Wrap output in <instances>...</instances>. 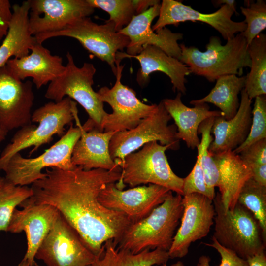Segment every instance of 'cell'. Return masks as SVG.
<instances>
[{"label": "cell", "mask_w": 266, "mask_h": 266, "mask_svg": "<svg viewBox=\"0 0 266 266\" xmlns=\"http://www.w3.org/2000/svg\"><path fill=\"white\" fill-rule=\"evenodd\" d=\"M45 173L32 184L31 199L55 207L97 257L106 241L112 240L117 247L131 222L122 213L101 204L98 197L106 185L120 180L121 171L75 166L70 170L47 168Z\"/></svg>", "instance_id": "1"}, {"label": "cell", "mask_w": 266, "mask_h": 266, "mask_svg": "<svg viewBox=\"0 0 266 266\" xmlns=\"http://www.w3.org/2000/svg\"><path fill=\"white\" fill-rule=\"evenodd\" d=\"M182 200L181 195L170 191L164 201L147 216L129 225L116 248L133 254L145 249L168 251L182 215Z\"/></svg>", "instance_id": "2"}, {"label": "cell", "mask_w": 266, "mask_h": 266, "mask_svg": "<svg viewBox=\"0 0 266 266\" xmlns=\"http://www.w3.org/2000/svg\"><path fill=\"white\" fill-rule=\"evenodd\" d=\"M179 45V60L188 67L191 73L204 77L210 82L227 75L241 76L244 68L251 66L248 45L241 33L227 40L225 45L218 36H211L203 52L194 46Z\"/></svg>", "instance_id": "3"}, {"label": "cell", "mask_w": 266, "mask_h": 266, "mask_svg": "<svg viewBox=\"0 0 266 266\" xmlns=\"http://www.w3.org/2000/svg\"><path fill=\"white\" fill-rule=\"evenodd\" d=\"M76 102L69 97L58 102L50 101L35 109L32 114L31 124L20 128L0 155V170L10 159L24 149L33 147L30 154L51 141L53 136L64 134L65 127L74 120L73 107Z\"/></svg>", "instance_id": "4"}, {"label": "cell", "mask_w": 266, "mask_h": 266, "mask_svg": "<svg viewBox=\"0 0 266 266\" xmlns=\"http://www.w3.org/2000/svg\"><path fill=\"white\" fill-rule=\"evenodd\" d=\"M66 58L67 62L64 72L49 83L45 97L54 102L60 101L66 97L73 99L89 116L88 120L82 125L83 129L86 132L94 130L103 132L101 124L107 113L104 109L103 102L92 87L96 69L90 63H84L80 67L77 66L69 52Z\"/></svg>", "instance_id": "5"}, {"label": "cell", "mask_w": 266, "mask_h": 266, "mask_svg": "<svg viewBox=\"0 0 266 266\" xmlns=\"http://www.w3.org/2000/svg\"><path fill=\"white\" fill-rule=\"evenodd\" d=\"M213 203L215 211L213 236L220 245L246 260L265 250L261 228L250 211L238 203L233 209L226 211L219 192Z\"/></svg>", "instance_id": "6"}, {"label": "cell", "mask_w": 266, "mask_h": 266, "mask_svg": "<svg viewBox=\"0 0 266 266\" xmlns=\"http://www.w3.org/2000/svg\"><path fill=\"white\" fill-rule=\"evenodd\" d=\"M169 149V146L154 141L145 144L139 151L127 155L121 166V179L115 183L117 187L123 190L125 184L133 188L151 184L182 196L183 178L176 175L170 166L165 154Z\"/></svg>", "instance_id": "7"}, {"label": "cell", "mask_w": 266, "mask_h": 266, "mask_svg": "<svg viewBox=\"0 0 266 266\" xmlns=\"http://www.w3.org/2000/svg\"><path fill=\"white\" fill-rule=\"evenodd\" d=\"M70 124L68 131L61 138L42 154L35 158L23 157L20 153L14 155L2 170L5 180L17 186H28L43 178L45 168L56 167L63 170L74 168L71 162L73 150L80 138L81 131L78 123Z\"/></svg>", "instance_id": "8"}, {"label": "cell", "mask_w": 266, "mask_h": 266, "mask_svg": "<svg viewBox=\"0 0 266 266\" xmlns=\"http://www.w3.org/2000/svg\"><path fill=\"white\" fill-rule=\"evenodd\" d=\"M65 36L76 39L89 53L106 62L115 75L116 54L128 46L129 38L115 31L112 22L104 24L94 22L89 17L77 19L63 29L55 32L40 34L34 37L42 43L51 38Z\"/></svg>", "instance_id": "9"}, {"label": "cell", "mask_w": 266, "mask_h": 266, "mask_svg": "<svg viewBox=\"0 0 266 266\" xmlns=\"http://www.w3.org/2000/svg\"><path fill=\"white\" fill-rule=\"evenodd\" d=\"M171 117L165 109L162 100L157 104L156 111L130 130L116 133L109 146L110 156L120 167L125 157L145 144L154 141L168 145L171 150L179 148L175 124L168 125Z\"/></svg>", "instance_id": "10"}, {"label": "cell", "mask_w": 266, "mask_h": 266, "mask_svg": "<svg viewBox=\"0 0 266 266\" xmlns=\"http://www.w3.org/2000/svg\"><path fill=\"white\" fill-rule=\"evenodd\" d=\"M122 59L116 57V81L111 88L104 86L97 92L99 99L107 103L112 112L107 113L101 124L104 132H119L130 130L136 127L146 118L156 110L157 104H147L138 99L135 92L121 82L124 65H121Z\"/></svg>", "instance_id": "11"}, {"label": "cell", "mask_w": 266, "mask_h": 266, "mask_svg": "<svg viewBox=\"0 0 266 266\" xmlns=\"http://www.w3.org/2000/svg\"><path fill=\"white\" fill-rule=\"evenodd\" d=\"M97 258L60 213L35 255L46 266H87Z\"/></svg>", "instance_id": "12"}, {"label": "cell", "mask_w": 266, "mask_h": 266, "mask_svg": "<svg viewBox=\"0 0 266 266\" xmlns=\"http://www.w3.org/2000/svg\"><path fill=\"white\" fill-rule=\"evenodd\" d=\"M181 223L168 251L169 258H183L191 244L206 237L212 225L215 211L213 200L198 193L182 196Z\"/></svg>", "instance_id": "13"}, {"label": "cell", "mask_w": 266, "mask_h": 266, "mask_svg": "<svg viewBox=\"0 0 266 266\" xmlns=\"http://www.w3.org/2000/svg\"><path fill=\"white\" fill-rule=\"evenodd\" d=\"M115 183L106 185L100 192L98 200L104 207L124 214L131 223L147 216L164 201L170 191L151 184L123 190L118 189Z\"/></svg>", "instance_id": "14"}, {"label": "cell", "mask_w": 266, "mask_h": 266, "mask_svg": "<svg viewBox=\"0 0 266 266\" xmlns=\"http://www.w3.org/2000/svg\"><path fill=\"white\" fill-rule=\"evenodd\" d=\"M210 153L212 159L203 171L206 183L211 189L219 188L225 210H232L242 186L252 176L251 170L233 151Z\"/></svg>", "instance_id": "15"}, {"label": "cell", "mask_w": 266, "mask_h": 266, "mask_svg": "<svg viewBox=\"0 0 266 266\" xmlns=\"http://www.w3.org/2000/svg\"><path fill=\"white\" fill-rule=\"evenodd\" d=\"M234 13L227 5H222L213 13H202L180 1L163 0L160 4L158 19L152 29L156 32L168 25L177 26L181 22L199 21L211 26L227 40L236 34L243 32L246 28L244 21L235 22L232 20Z\"/></svg>", "instance_id": "16"}, {"label": "cell", "mask_w": 266, "mask_h": 266, "mask_svg": "<svg viewBox=\"0 0 266 266\" xmlns=\"http://www.w3.org/2000/svg\"><path fill=\"white\" fill-rule=\"evenodd\" d=\"M34 100L33 82L15 77L6 65L0 68V127L7 131L31 124Z\"/></svg>", "instance_id": "17"}, {"label": "cell", "mask_w": 266, "mask_h": 266, "mask_svg": "<svg viewBox=\"0 0 266 266\" xmlns=\"http://www.w3.org/2000/svg\"><path fill=\"white\" fill-rule=\"evenodd\" d=\"M29 27L36 35L59 31L95 11L87 0H29Z\"/></svg>", "instance_id": "18"}, {"label": "cell", "mask_w": 266, "mask_h": 266, "mask_svg": "<svg viewBox=\"0 0 266 266\" xmlns=\"http://www.w3.org/2000/svg\"><path fill=\"white\" fill-rule=\"evenodd\" d=\"M160 4H156L143 12L134 16L130 23L118 33L127 36L130 40L126 48L129 55L138 54L148 45L156 46L168 55L180 60L181 50L178 41L183 34L173 33L166 27L155 32L151 24L159 15Z\"/></svg>", "instance_id": "19"}, {"label": "cell", "mask_w": 266, "mask_h": 266, "mask_svg": "<svg viewBox=\"0 0 266 266\" xmlns=\"http://www.w3.org/2000/svg\"><path fill=\"white\" fill-rule=\"evenodd\" d=\"M19 206L23 208L14 210L7 232L25 233L27 249L22 261L27 262L30 266H33L35 253L60 212L51 205L35 203L31 198L24 200Z\"/></svg>", "instance_id": "20"}, {"label": "cell", "mask_w": 266, "mask_h": 266, "mask_svg": "<svg viewBox=\"0 0 266 266\" xmlns=\"http://www.w3.org/2000/svg\"><path fill=\"white\" fill-rule=\"evenodd\" d=\"M31 53L20 58H11L6 64L11 73L18 79L24 81L28 77L37 89L50 83L60 76L66 66L63 59L53 55L42 44L36 41L30 48Z\"/></svg>", "instance_id": "21"}, {"label": "cell", "mask_w": 266, "mask_h": 266, "mask_svg": "<svg viewBox=\"0 0 266 266\" xmlns=\"http://www.w3.org/2000/svg\"><path fill=\"white\" fill-rule=\"evenodd\" d=\"M116 56L122 59L133 58L138 61L141 68L137 73L136 81L140 86L144 87L148 83L151 73L160 71L170 78L174 91L186 94V77L191 73L188 67L179 60L168 55L161 49L148 45L137 55H129L126 53L119 51Z\"/></svg>", "instance_id": "22"}, {"label": "cell", "mask_w": 266, "mask_h": 266, "mask_svg": "<svg viewBox=\"0 0 266 266\" xmlns=\"http://www.w3.org/2000/svg\"><path fill=\"white\" fill-rule=\"evenodd\" d=\"M73 114L74 120L80 127L81 135L73 150L72 165L87 170L100 168L121 171V167L111 158L109 149L110 140L116 132H86L79 121L77 108L74 109Z\"/></svg>", "instance_id": "23"}, {"label": "cell", "mask_w": 266, "mask_h": 266, "mask_svg": "<svg viewBox=\"0 0 266 266\" xmlns=\"http://www.w3.org/2000/svg\"><path fill=\"white\" fill-rule=\"evenodd\" d=\"M240 93L239 106L233 117L229 120L223 116L214 118L211 131L214 138L208 148L212 153L233 151L247 137L252 121V100L244 88Z\"/></svg>", "instance_id": "24"}, {"label": "cell", "mask_w": 266, "mask_h": 266, "mask_svg": "<svg viewBox=\"0 0 266 266\" xmlns=\"http://www.w3.org/2000/svg\"><path fill=\"white\" fill-rule=\"evenodd\" d=\"M182 94L178 92L174 99H165L163 105L175 122L177 128L176 137L184 141L189 148L195 149L200 143L198 130L200 124L211 117L223 116L218 110H210L207 103L194 105V107L185 105L181 100Z\"/></svg>", "instance_id": "25"}, {"label": "cell", "mask_w": 266, "mask_h": 266, "mask_svg": "<svg viewBox=\"0 0 266 266\" xmlns=\"http://www.w3.org/2000/svg\"><path fill=\"white\" fill-rule=\"evenodd\" d=\"M29 0L12 7V14L7 33L0 46V68L13 58H20L30 53L37 41L29 31Z\"/></svg>", "instance_id": "26"}, {"label": "cell", "mask_w": 266, "mask_h": 266, "mask_svg": "<svg viewBox=\"0 0 266 266\" xmlns=\"http://www.w3.org/2000/svg\"><path fill=\"white\" fill-rule=\"evenodd\" d=\"M216 81L215 85L207 95L199 100H192L190 103L194 105L212 103L220 109L226 120H229L234 116L238 109V95L245 87L246 76L227 75Z\"/></svg>", "instance_id": "27"}, {"label": "cell", "mask_w": 266, "mask_h": 266, "mask_svg": "<svg viewBox=\"0 0 266 266\" xmlns=\"http://www.w3.org/2000/svg\"><path fill=\"white\" fill-rule=\"evenodd\" d=\"M103 247L92 266H153L166 263L169 259L168 251L159 249H145L136 254L118 249L112 240L106 241Z\"/></svg>", "instance_id": "28"}, {"label": "cell", "mask_w": 266, "mask_h": 266, "mask_svg": "<svg viewBox=\"0 0 266 266\" xmlns=\"http://www.w3.org/2000/svg\"><path fill=\"white\" fill-rule=\"evenodd\" d=\"M250 71L246 75L244 89L250 99L266 95V35L261 33L248 46Z\"/></svg>", "instance_id": "29"}, {"label": "cell", "mask_w": 266, "mask_h": 266, "mask_svg": "<svg viewBox=\"0 0 266 266\" xmlns=\"http://www.w3.org/2000/svg\"><path fill=\"white\" fill-rule=\"evenodd\" d=\"M237 203L250 211L259 222L266 241V187L252 177L247 180L239 194Z\"/></svg>", "instance_id": "30"}, {"label": "cell", "mask_w": 266, "mask_h": 266, "mask_svg": "<svg viewBox=\"0 0 266 266\" xmlns=\"http://www.w3.org/2000/svg\"><path fill=\"white\" fill-rule=\"evenodd\" d=\"M32 195L31 187L15 185L5 180L0 188V232H7L10 220L16 207Z\"/></svg>", "instance_id": "31"}, {"label": "cell", "mask_w": 266, "mask_h": 266, "mask_svg": "<svg viewBox=\"0 0 266 266\" xmlns=\"http://www.w3.org/2000/svg\"><path fill=\"white\" fill-rule=\"evenodd\" d=\"M94 8H99L109 15L108 21L115 25V31L119 32L126 27L133 18L137 15L133 0H87Z\"/></svg>", "instance_id": "32"}, {"label": "cell", "mask_w": 266, "mask_h": 266, "mask_svg": "<svg viewBox=\"0 0 266 266\" xmlns=\"http://www.w3.org/2000/svg\"><path fill=\"white\" fill-rule=\"evenodd\" d=\"M246 7L241 6L246 30L242 33L249 45L266 28V2L265 0L247 1Z\"/></svg>", "instance_id": "33"}, {"label": "cell", "mask_w": 266, "mask_h": 266, "mask_svg": "<svg viewBox=\"0 0 266 266\" xmlns=\"http://www.w3.org/2000/svg\"><path fill=\"white\" fill-rule=\"evenodd\" d=\"M251 113L252 121L249 134L245 141L233 151L236 154L256 142L266 138V95L255 98Z\"/></svg>", "instance_id": "34"}, {"label": "cell", "mask_w": 266, "mask_h": 266, "mask_svg": "<svg viewBox=\"0 0 266 266\" xmlns=\"http://www.w3.org/2000/svg\"><path fill=\"white\" fill-rule=\"evenodd\" d=\"M192 193L202 195L212 200L216 195L215 189L210 188L206 183L203 171L198 157L190 173L183 178L182 196Z\"/></svg>", "instance_id": "35"}, {"label": "cell", "mask_w": 266, "mask_h": 266, "mask_svg": "<svg viewBox=\"0 0 266 266\" xmlns=\"http://www.w3.org/2000/svg\"><path fill=\"white\" fill-rule=\"evenodd\" d=\"M201 243L214 248L219 253L221 260L219 266H249L246 259L240 257L234 251L220 245L213 236L211 243ZM209 262L208 257L201 256L199 259L197 266H210Z\"/></svg>", "instance_id": "36"}, {"label": "cell", "mask_w": 266, "mask_h": 266, "mask_svg": "<svg viewBox=\"0 0 266 266\" xmlns=\"http://www.w3.org/2000/svg\"><path fill=\"white\" fill-rule=\"evenodd\" d=\"M238 155L249 168L255 165H266V138L256 142Z\"/></svg>", "instance_id": "37"}, {"label": "cell", "mask_w": 266, "mask_h": 266, "mask_svg": "<svg viewBox=\"0 0 266 266\" xmlns=\"http://www.w3.org/2000/svg\"><path fill=\"white\" fill-rule=\"evenodd\" d=\"M12 14L8 0H0V41L6 35Z\"/></svg>", "instance_id": "38"}, {"label": "cell", "mask_w": 266, "mask_h": 266, "mask_svg": "<svg viewBox=\"0 0 266 266\" xmlns=\"http://www.w3.org/2000/svg\"><path fill=\"white\" fill-rule=\"evenodd\" d=\"M250 168L252 178L259 184L266 187V165H255Z\"/></svg>", "instance_id": "39"}, {"label": "cell", "mask_w": 266, "mask_h": 266, "mask_svg": "<svg viewBox=\"0 0 266 266\" xmlns=\"http://www.w3.org/2000/svg\"><path fill=\"white\" fill-rule=\"evenodd\" d=\"M249 266H266V256L265 250L246 259Z\"/></svg>", "instance_id": "40"}, {"label": "cell", "mask_w": 266, "mask_h": 266, "mask_svg": "<svg viewBox=\"0 0 266 266\" xmlns=\"http://www.w3.org/2000/svg\"><path fill=\"white\" fill-rule=\"evenodd\" d=\"M212 3L216 7L227 5L234 11L236 14H238L236 10V2L234 0H212Z\"/></svg>", "instance_id": "41"}, {"label": "cell", "mask_w": 266, "mask_h": 266, "mask_svg": "<svg viewBox=\"0 0 266 266\" xmlns=\"http://www.w3.org/2000/svg\"><path fill=\"white\" fill-rule=\"evenodd\" d=\"M8 132L0 127V143H1L6 137Z\"/></svg>", "instance_id": "42"}, {"label": "cell", "mask_w": 266, "mask_h": 266, "mask_svg": "<svg viewBox=\"0 0 266 266\" xmlns=\"http://www.w3.org/2000/svg\"><path fill=\"white\" fill-rule=\"evenodd\" d=\"M162 266H167L166 263H165L162 265ZM170 266H184V264L181 261H178L174 264H173Z\"/></svg>", "instance_id": "43"}, {"label": "cell", "mask_w": 266, "mask_h": 266, "mask_svg": "<svg viewBox=\"0 0 266 266\" xmlns=\"http://www.w3.org/2000/svg\"><path fill=\"white\" fill-rule=\"evenodd\" d=\"M34 266H38V265L35 262L34 263ZM18 266H30L28 263L26 261H22L19 264Z\"/></svg>", "instance_id": "44"}, {"label": "cell", "mask_w": 266, "mask_h": 266, "mask_svg": "<svg viewBox=\"0 0 266 266\" xmlns=\"http://www.w3.org/2000/svg\"><path fill=\"white\" fill-rule=\"evenodd\" d=\"M5 178L4 177H1L0 176V188L2 186V185L3 184V183H4L5 182Z\"/></svg>", "instance_id": "45"}, {"label": "cell", "mask_w": 266, "mask_h": 266, "mask_svg": "<svg viewBox=\"0 0 266 266\" xmlns=\"http://www.w3.org/2000/svg\"><path fill=\"white\" fill-rule=\"evenodd\" d=\"M38 266H40L38 265ZM92 266V265H89V266Z\"/></svg>", "instance_id": "46"}]
</instances>
